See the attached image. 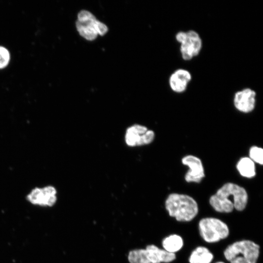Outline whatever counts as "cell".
<instances>
[{"mask_svg": "<svg viewBox=\"0 0 263 263\" xmlns=\"http://www.w3.org/2000/svg\"><path fill=\"white\" fill-rule=\"evenodd\" d=\"M248 195L245 189L232 183H227L209 199V204L217 212L230 213L234 209L244 210L246 207Z\"/></svg>", "mask_w": 263, "mask_h": 263, "instance_id": "1", "label": "cell"}, {"mask_svg": "<svg viewBox=\"0 0 263 263\" xmlns=\"http://www.w3.org/2000/svg\"><path fill=\"white\" fill-rule=\"evenodd\" d=\"M166 209L170 217L179 222H189L198 213V206L191 196L183 194H170L165 202Z\"/></svg>", "mask_w": 263, "mask_h": 263, "instance_id": "2", "label": "cell"}, {"mask_svg": "<svg viewBox=\"0 0 263 263\" xmlns=\"http://www.w3.org/2000/svg\"><path fill=\"white\" fill-rule=\"evenodd\" d=\"M259 254V245L248 240L235 242L228 245L224 252L230 263H257Z\"/></svg>", "mask_w": 263, "mask_h": 263, "instance_id": "3", "label": "cell"}, {"mask_svg": "<svg viewBox=\"0 0 263 263\" xmlns=\"http://www.w3.org/2000/svg\"><path fill=\"white\" fill-rule=\"evenodd\" d=\"M175 259V254L168 252L154 244L148 245L145 249L131 251L128 255L130 263H169Z\"/></svg>", "mask_w": 263, "mask_h": 263, "instance_id": "4", "label": "cell"}, {"mask_svg": "<svg viewBox=\"0 0 263 263\" xmlns=\"http://www.w3.org/2000/svg\"><path fill=\"white\" fill-rule=\"evenodd\" d=\"M76 27L80 35L90 41L95 39L98 35H105L108 31L107 26L87 10H82L78 13Z\"/></svg>", "mask_w": 263, "mask_h": 263, "instance_id": "5", "label": "cell"}, {"mask_svg": "<svg viewBox=\"0 0 263 263\" xmlns=\"http://www.w3.org/2000/svg\"><path fill=\"white\" fill-rule=\"evenodd\" d=\"M200 236L207 243H213L226 238L229 233L227 225L214 217L204 218L198 224Z\"/></svg>", "mask_w": 263, "mask_h": 263, "instance_id": "6", "label": "cell"}, {"mask_svg": "<svg viewBox=\"0 0 263 263\" xmlns=\"http://www.w3.org/2000/svg\"><path fill=\"white\" fill-rule=\"evenodd\" d=\"M176 41L180 44V52L182 58L186 61L198 56L202 47V40L195 31H180L175 35Z\"/></svg>", "mask_w": 263, "mask_h": 263, "instance_id": "7", "label": "cell"}, {"mask_svg": "<svg viewBox=\"0 0 263 263\" xmlns=\"http://www.w3.org/2000/svg\"><path fill=\"white\" fill-rule=\"evenodd\" d=\"M155 136L153 131L144 126L134 124L127 128L125 141L130 147L141 146L151 143Z\"/></svg>", "mask_w": 263, "mask_h": 263, "instance_id": "8", "label": "cell"}, {"mask_svg": "<svg viewBox=\"0 0 263 263\" xmlns=\"http://www.w3.org/2000/svg\"><path fill=\"white\" fill-rule=\"evenodd\" d=\"M31 204L41 206L52 207L56 203V190L51 186L34 188L26 197Z\"/></svg>", "mask_w": 263, "mask_h": 263, "instance_id": "9", "label": "cell"}, {"mask_svg": "<svg viewBox=\"0 0 263 263\" xmlns=\"http://www.w3.org/2000/svg\"><path fill=\"white\" fill-rule=\"evenodd\" d=\"M256 96L255 91L252 89H243L234 94V105L238 111L242 113H250L255 107Z\"/></svg>", "mask_w": 263, "mask_h": 263, "instance_id": "10", "label": "cell"}, {"mask_svg": "<svg viewBox=\"0 0 263 263\" xmlns=\"http://www.w3.org/2000/svg\"><path fill=\"white\" fill-rule=\"evenodd\" d=\"M182 162L189 169L185 174V179L186 182L198 183L205 176L202 162L198 157L188 155L182 158Z\"/></svg>", "mask_w": 263, "mask_h": 263, "instance_id": "11", "label": "cell"}, {"mask_svg": "<svg viewBox=\"0 0 263 263\" xmlns=\"http://www.w3.org/2000/svg\"><path fill=\"white\" fill-rule=\"evenodd\" d=\"M192 78L190 73L185 69H178L173 72L169 78L170 89L175 93L184 92Z\"/></svg>", "mask_w": 263, "mask_h": 263, "instance_id": "12", "label": "cell"}, {"mask_svg": "<svg viewBox=\"0 0 263 263\" xmlns=\"http://www.w3.org/2000/svg\"><path fill=\"white\" fill-rule=\"evenodd\" d=\"M213 259V254L204 246H198L191 253L189 263H210Z\"/></svg>", "mask_w": 263, "mask_h": 263, "instance_id": "13", "label": "cell"}, {"mask_svg": "<svg viewBox=\"0 0 263 263\" xmlns=\"http://www.w3.org/2000/svg\"><path fill=\"white\" fill-rule=\"evenodd\" d=\"M236 168L243 177L251 178L256 175L254 162L249 157H244L240 159L237 164Z\"/></svg>", "mask_w": 263, "mask_h": 263, "instance_id": "14", "label": "cell"}, {"mask_svg": "<svg viewBox=\"0 0 263 263\" xmlns=\"http://www.w3.org/2000/svg\"><path fill=\"white\" fill-rule=\"evenodd\" d=\"M162 246L164 249L168 252L175 254L182 248L183 240L178 235H170L163 239Z\"/></svg>", "mask_w": 263, "mask_h": 263, "instance_id": "15", "label": "cell"}, {"mask_svg": "<svg viewBox=\"0 0 263 263\" xmlns=\"http://www.w3.org/2000/svg\"><path fill=\"white\" fill-rule=\"evenodd\" d=\"M249 158L254 162L263 165V150L262 148L253 146L249 150Z\"/></svg>", "mask_w": 263, "mask_h": 263, "instance_id": "16", "label": "cell"}, {"mask_svg": "<svg viewBox=\"0 0 263 263\" xmlns=\"http://www.w3.org/2000/svg\"><path fill=\"white\" fill-rule=\"evenodd\" d=\"M10 55L5 47L0 46V69L6 67L9 63Z\"/></svg>", "mask_w": 263, "mask_h": 263, "instance_id": "17", "label": "cell"}, {"mask_svg": "<svg viewBox=\"0 0 263 263\" xmlns=\"http://www.w3.org/2000/svg\"><path fill=\"white\" fill-rule=\"evenodd\" d=\"M215 263H224L223 262H218Z\"/></svg>", "mask_w": 263, "mask_h": 263, "instance_id": "18", "label": "cell"}]
</instances>
